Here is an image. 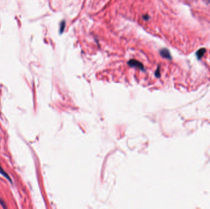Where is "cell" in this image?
Listing matches in <instances>:
<instances>
[{
  "label": "cell",
  "instance_id": "cell-1",
  "mask_svg": "<svg viewBox=\"0 0 210 209\" xmlns=\"http://www.w3.org/2000/svg\"><path fill=\"white\" fill-rule=\"evenodd\" d=\"M128 65L130 66L131 67H138V68L141 69V70H143L144 69V66L143 64L136 60H130L128 62Z\"/></svg>",
  "mask_w": 210,
  "mask_h": 209
},
{
  "label": "cell",
  "instance_id": "cell-2",
  "mask_svg": "<svg viewBox=\"0 0 210 209\" xmlns=\"http://www.w3.org/2000/svg\"><path fill=\"white\" fill-rule=\"evenodd\" d=\"M160 54L163 58H165L168 60H171L172 57L171 56L170 52L168 50L167 48H163L160 51Z\"/></svg>",
  "mask_w": 210,
  "mask_h": 209
},
{
  "label": "cell",
  "instance_id": "cell-3",
  "mask_svg": "<svg viewBox=\"0 0 210 209\" xmlns=\"http://www.w3.org/2000/svg\"><path fill=\"white\" fill-rule=\"evenodd\" d=\"M206 52V49L205 48H200V49L198 50V51L196 52V56H197V58L200 60V58H202L203 57L204 54Z\"/></svg>",
  "mask_w": 210,
  "mask_h": 209
},
{
  "label": "cell",
  "instance_id": "cell-4",
  "mask_svg": "<svg viewBox=\"0 0 210 209\" xmlns=\"http://www.w3.org/2000/svg\"><path fill=\"white\" fill-rule=\"evenodd\" d=\"M0 174H1V175H3V176H4V177H6V178L8 179V180L9 181V182H11V183H13V182H12V180H11V177H10L9 175L8 174L4 171V170L2 168H1V166H0Z\"/></svg>",
  "mask_w": 210,
  "mask_h": 209
},
{
  "label": "cell",
  "instance_id": "cell-5",
  "mask_svg": "<svg viewBox=\"0 0 210 209\" xmlns=\"http://www.w3.org/2000/svg\"><path fill=\"white\" fill-rule=\"evenodd\" d=\"M65 23L64 21L61 23V27H60V33H62L63 31V29H64V28H65Z\"/></svg>",
  "mask_w": 210,
  "mask_h": 209
},
{
  "label": "cell",
  "instance_id": "cell-6",
  "mask_svg": "<svg viewBox=\"0 0 210 209\" xmlns=\"http://www.w3.org/2000/svg\"><path fill=\"white\" fill-rule=\"evenodd\" d=\"M0 204H1V205L3 207V208H6V204H5V202L4 201H3L2 200H1V198H0Z\"/></svg>",
  "mask_w": 210,
  "mask_h": 209
}]
</instances>
